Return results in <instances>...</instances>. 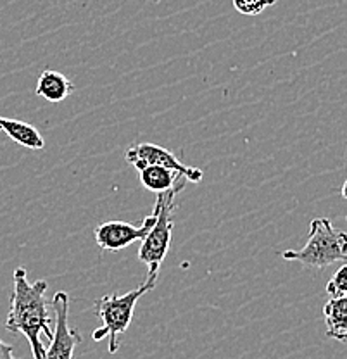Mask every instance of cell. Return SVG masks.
<instances>
[{
  "label": "cell",
  "mask_w": 347,
  "mask_h": 359,
  "mask_svg": "<svg viewBox=\"0 0 347 359\" xmlns=\"http://www.w3.org/2000/svg\"><path fill=\"white\" fill-rule=\"evenodd\" d=\"M151 290H154V285L144 283L139 289L126 292L125 295L109 294L97 299V314L102 320V327L93 332L92 339L95 342H99V340H104L106 337H109V353H118L119 335L128 330L130 325H132L137 302L140 301L142 295H145Z\"/></svg>",
  "instance_id": "277c9868"
},
{
  "label": "cell",
  "mask_w": 347,
  "mask_h": 359,
  "mask_svg": "<svg viewBox=\"0 0 347 359\" xmlns=\"http://www.w3.org/2000/svg\"><path fill=\"white\" fill-rule=\"evenodd\" d=\"M346 189H347V182H344V185H342V190H341V196L342 197H346L347 194H346Z\"/></svg>",
  "instance_id": "9a60e30c"
},
{
  "label": "cell",
  "mask_w": 347,
  "mask_h": 359,
  "mask_svg": "<svg viewBox=\"0 0 347 359\" xmlns=\"http://www.w3.org/2000/svg\"><path fill=\"white\" fill-rule=\"evenodd\" d=\"M0 132L6 133L13 142L26 149H32V151H42L46 147L42 133L33 125L20 121V119H9L0 116Z\"/></svg>",
  "instance_id": "ba28073f"
},
{
  "label": "cell",
  "mask_w": 347,
  "mask_h": 359,
  "mask_svg": "<svg viewBox=\"0 0 347 359\" xmlns=\"http://www.w3.org/2000/svg\"><path fill=\"white\" fill-rule=\"evenodd\" d=\"M36 95L48 102H62L74 92V85L62 73L46 69L36 81Z\"/></svg>",
  "instance_id": "9c48e42d"
},
{
  "label": "cell",
  "mask_w": 347,
  "mask_h": 359,
  "mask_svg": "<svg viewBox=\"0 0 347 359\" xmlns=\"http://www.w3.org/2000/svg\"><path fill=\"white\" fill-rule=\"evenodd\" d=\"M55 327L52 330V339L46 349L43 359H73L74 349L81 342V335L76 328L69 327V295L66 292H55L52 297Z\"/></svg>",
  "instance_id": "5b68a950"
},
{
  "label": "cell",
  "mask_w": 347,
  "mask_h": 359,
  "mask_svg": "<svg viewBox=\"0 0 347 359\" xmlns=\"http://www.w3.org/2000/svg\"><path fill=\"white\" fill-rule=\"evenodd\" d=\"M233 7L244 16H257L270 6L266 0H233Z\"/></svg>",
  "instance_id": "4fadbf2b"
},
{
  "label": "cell",
  "mask_w": 347,
  "mask_h": 359,
  "mask_svg": "<svg viewBox=\"0 0 347 359\" xmlns=\"http://www.w3.org/2000/svg\"><path fill=\"white\" fill-rule=\"evenodd\" d=\"M277 2H278V0H266L268 6H273V4H277Z\"/></svg>",
  "instance_id": "2e32d148"
},
{
  "label": "cell",
  "mask_w": 347,
  "mask_h": 359,
  "mask_svg": "<svg viewBox=\"0 0 347 359\" xmlns=\"http://www.w3.org/2000/svg\"><path fill=\"white\" fill-rule=\"evenodd\" d=\"M125 159L128 161L137 171L145 166H163L171 171H177V173H180L182 177L186 178V182L192 183H199L204 177L203 170H197V168L193 166H186V164L180 163V161L177 159V156H175L173 152L161 147V145L149 144V142H140V144H135L130 149H126Z\"/></svg>",
  "instance_id": "8992f818"
},
{
  "label": "cell",
  "mask_w": 347,
  "mask_h": 359,
  "mask_svg": "<svg viewBox=\"0 0 347 359\" xmlns=\"http://www.w3.org/2000/svg\"><path fill=\"white\" fill-rule=\"evenodd\" d=\"M0 359H16V356H14V347L11 344L4 342L2 339H0Z\"/></svg>",
  "instance_id": "5bb4252c"
},
{
  "label": "cell",
  "mask_w": 347,
  "mask_h": 359,
  "mask_svg": "<svg viewBox=\"0 0 347 359\" xmlns=\"http://www.w3.org/2000/svg\"><path fill=\"white\" fill-rule=\"evenodd\" d=\"M154 222L156 211H152V215H149L140 226H133L132 223L126 222H104L95 226L93 235H95V242L102 252H118L135 242L144 241Z\"/></svg>",
  "instance_id": "52a82bcc"
},
{
  "label": "cell",
  "mask_w": 347,
  "mask_h": 359,
  "mask_svg": "<svg viewBox=\"0 0 347 359\" xmlns=\"http://www.w3.org/2000/svg\"><path fill=\"white\" fill-rule=\"evenodd\" d=\"M139 180L142 185L154 194H163L173 187L186 185V178L177 171H171L163 166H145L139 170Z\"/></svg>",
  "instance_id": "30bf717a"
},
{
  "label": "cell",
  "mask_w": 347,
  "mask_h": 359,
  "mask_svg": "<svg viewBox=\"0 0 347 359\" xmlns=\"http://www.w3.org/2000/svg\"><path fill=\"white\" fill-rule=\"evenodd\" d=\"M285 261H294L311 269H323L334 263H346L347 237L328 218H315L309 228V238L302 249H290L282 254Z\"/></svg>",
  "instance_id": "7a4b0ae2"
},
{
  "label": "cell",
  "mask_w": 347,
  "mask_h": 359,
  "mask_svg": "<svg viewBox=\"0 0 347 359\" xmlns=\"http://www.w3.org/2000/svg\"><path fill=\"white\" fill-rule=\"evenodd\" d=\"M327 294L330 297H347V266L342 264L335 271L334 278L327 283Z\"/></svg>",
  "instance_id": "7c38bea8"
},
{
  "label": "cell",
  "mask_w": 347,
  "mask_h": 359,
  "mask_svg": "<svg viewBox=\"0 0 347 359\" xmlns=\"http://www.w3.org/2000/svg\"><path fill=\"white\" fill-rule=\"evenodd\" d=\"M13 280L14 287L6 328L9 332L23 334L32 347L33 359H43L46 349L42 346V335L47 337L48 342L52 339V318L46 301L48 283L46 280H36L32 283L25 268L14 269Z\"/></svg>",
  "instance_id": "6da1fadb"
},
{
  "label": "cell",
  "mask_w": 347,
  "mask_h": 359,
  "mask_svg": "<svg viewBox=\"0 0 347 359\" xmlns=\"http://www.w3.org/2000/svg\"><path fill=\"white\" fill-rule=\"evenodd\" d=\"M185 189V185L173 187L171 190L163 194H156V222L151 230L142 241L139 249V259L147 266V280L145 283H151L156 287L159 276V269L164 263L168 250H170L171 235H173V215L177 209V194H180Z\"/></svg>",
  "instance_id": "3957f363"
},
{
  "label": "cell",
  "mask_w": 347,
  "mask_h": 359,
  "mask_svg": "<svg viewBox=\"0 0 347 359\" xmlns=\"http://www.w3.org/2000/svg\"><path fill=\"white\" fill-rule=\"evenodd\" d=\"M327 337L346 342L347 339V297H330L323 308Z\"/></svg>",
  "instance_id": "8fae6325"
}]
</instances>
